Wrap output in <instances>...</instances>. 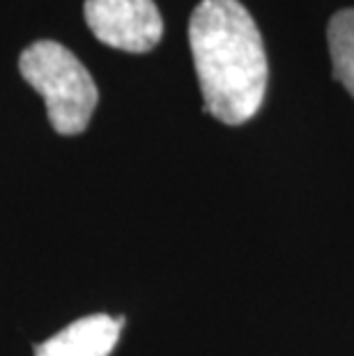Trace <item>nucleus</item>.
<instances>
[{
	"instance_id": "5",
	"label": "nucleus",
	"mask_w": 354,
	"mask_h": 356,
	"mask_svg": "<svg viewBox=\"0 0 354 356\" xmlns=\"http://www.w3.org/2000/svg\"><path fill=\"white\" fill-rule=\"evenodd\" d=\"M327 42L334 76L345 86L354 99V10L336 12L329 21Z\"/></svg>"
},
{
	"instance_id": "1",
	"label": "nucleus",
	"mask_w": 354,
	"mask_h": 356,
	"mask_svg": "<svg viewBox=\"0 0 354 356\" xmlns=\"http://www.w3.org/2000/svg\"><path fill=\"white\" fill-rule=\"evenodd\" d=\"M189 44L205 111L223 124H244L267 90L260 30L237 0H202L189 21Z\"/></svg>"
},
{
	"instance_id": "3",
	"label": "nucleus",
	"mask_w": 354,
	"mask_h": 356,
	"mask_svg": "<svg viewBox=\"0 0 354 356\" xmlns=\"http://www.w3.org/2000/svg\"><path fill=\"white\" fill-rule=\"evenodd\" d=\"M86 24L102 44L147 53L161 42L163 19L154 0H86Z\"/></svg>"
},
{
	"instance_id": "2",
	"label": "nucleus",
	"mask_w": 354,
	"mask_h": 356,
	"mask_svg": "<svg viewBox=\"0 0 354 356\" xmlns=\"http://www.w3.org/2000/svg\"><path fill=\"white\" fill-rule=\"evenodd\" d=\"M19 70L44 97L49 122L63 136L86 131L97 108L95 79L74 53L54 40L35 42L21 53Z\"/></svg>"
},
{
	"instance_id": "4",
	"label": "nucleus",
	"mask_w": 354,
	"mask_h": 356,
	"mask_svg": "<svg viewBox=\"0 0 354 356\" xmlns=\"http://www.w3.org/2000/svg\"><path fill=\"white\" fill-rule=\"evenodd\" d=\"M124 317L88 315L35 347V356H108L118 345Z\"/></svg>"
}]
</instances>
